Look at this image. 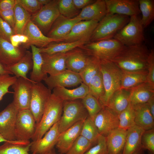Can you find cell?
Listing matches in <instances>:
<instances>
[{"mask_svg": "<svg viewBox=\"0 0 154 154\" xmlns=\"http://www.w3.org/2000/svg\"><path fill=\"white\" fill-rule=\"evenodd\" d=\"M15 25L14 34H24L25 28L31 20V16L21 6L16 3L14 7Z\"/></svg>", "mask_w": 154, "mask_h": 154, "instance_id": "d590c367", "label": "cell"}, {"mask_svg": "<svg viewBox=\"0 0 154 154\" xmlns=\"http://www.w3.org/2000/svg\"><path fill=\"white\" fill-rule=\"evenodd\" d=\"M14 34L13 29L0 16V37L10 42V37Z\"/></svg>", "mask_w": 154, "mask_h": 154, "instance_id": "f907efd6", "label": "cell"}, {"mask_svg": "<svg viewBox=\"0 0 154 154\" xmlns=\"http://www.w3.org/2000/svg\"><path fill=\"white\" fill-rule=\"evenodd\" d=\"M52 93L51 90L41 82L33 83L29 110L37 124L42 117Z\"/></svg>", "mask_w": 154, "mask_h": 154, "instance_id": "9c48e42d", "label": "cell"}, {"mask_svg": "<svg viewBox=\"0 0 154 154\" xmlns=\"http://www.w3.org/2000/svg\"><path fill=\"white\" fill-rule=\"evenodd\" d=\"M133 106L135 114V125L145 130L154 128V117L150 112L147 103Z\"/></svg>", "mask_w": 154, "mask_h": 154, "instance_id": "4316f807", "label": "cell"}, {"mask_svg": "<svg viewBox=\"0 0 154 154\" xmlns=\"http://www.w3.org/2000/svg\"><path fill=\"white\" fill-rule=\"evenodd\" d=\"M147 72H128L122 70L120 88L130 89L147 82Z\"/></svg>", "mask_w": 154, "mask_h": 154, "instance_id": "1f68e13d", "label": "cell"}, {"mask_svg": "<svg viewBox=\"0 0 154 154\" xmlns=\"http://www.w3.org/2000/svg\"><path fill=\"white\" fill-rule=\"evenodd\" d=\"M33 82L28 78L21 77L12 86L14 90L12 102L19 111L29 109Z\"/></svg>", "mask_w": 154, "mask_h": 154, "instance_id": "8fae6325", "label": "cell"}, {"mask_svg": "<svg viewBox=\"0 0 154 154\" xmlns=\"http://www.w3.org/2000/svg\"><path fill=\"white\" fill-rule=\"evenodd\" d=\"M145 131L136 125L127 130L125 144L121 154H133L142 149L141 137Z\"/></svg>", "mask_w": 154, "mask_h": 154, "instance_id": "cb8c5ba5", "label": "cell"}, {"mask_svg": "<svg viewBox=\"0 0 154 154\" xmlns=\"http://www.w3.org/2000/svg\"><path fill=\"white\" fill-rule=\"evenodd\" d=\"M80 21L81 20L77 16L68 18L60 14L54 22L46 36L62 42V39L69 33L74 26Z\"/></svg>", "mask_w": 154, "mask_h": 154, "instance_id": "d6986e66", "label": "cell"}, {"mask_svg": "<svg viewBox=\"0 0 154 154\" xmlns=\"http://www.w3.org/2000/svg\"><path fill=\"white\" fill-rule=\"evenodd\" d=\"M63 101L52 93L50 96L42 117L37 124L36 130L32 138L33 141L41 139L61 116Z\"/></svg>", "mask_w": 154, "mask_h": 154, "instance_id": "3957f363", "label": "cell"}, {"mask_svg": "<svg viewBox=\"0 0 154 154\" xmlns=\"http://www.w3.org/2000/svg\"><path fill=\"white\" fill-rule=\"evenodd\" d=\"M59 0H51L43 6L40 10L32 16L31 21L45 35L53 24L60 15L58 6Z\"/></svg>", "mask_w": 154, "mask_h": 154, "instance_id": "ba28073f", "label": "cell"}, {"mask_svg": "<svg viewBox=\"0 0 154 154\" xmlns=\"http://www.w3.org/2000/svg\"><path fill=\"white\" fill-rule=\"evenodd\" d=\"M37 123L29 109L18 111L15 124L16 140L29 141L35 132Z\"/></svg>", "mask_w": 154, "mask_h": 154, "instance_id": "30bf717a", "label": "cell"}, {"mask_svg": "<svg viewBox=\"0 0 154 154\" xmlns=\"http://www.w3.org/2000/svg\"><path fill=\"white\" fill-rule=\"evenodd\" d=\"M67 52L52 54L41 53L43 59V72L45 74H49L50 76H52L66 70Z\"/></svg>", "mask_w": 154, "mask_h": 154, "instance_id": "44dd1931", "label": "cell"}, {"mask_svg": "<svg viewBox=\"0 0 154 154\" xmlns=\"http://www.w3.org/2000/svg\"><path fill=\"white\" fill-rule=\"evenodd\" d=\"M84 120L77 122L60 133L56 146L60 154H66L80 135Z\"/></svg>", "mask_w": 154, "mask_h": 154, "instance_id": "7402d4cb", "label": "cell"}, {"mask_svg": "<svg viewBox=\"0 0 154 154\" xmlns=\"http://www.w3.org/2000/svg\"><path fill=\"white\" fill-rule=\"evenodd\" d=\"M100 61L104 93L98 101L102 107L106 106L112 95L120 88L122 70L110 60Z\"/></svg>", "mask_w": 154, "mask_h": 154, "instance_id": "7a4b0ae2", "label": "cell"}, {"mask_svg": "<svg viewBox=\"0 0 154 154\" xmlns=\"http://www.w3.org/2000/svg\"><path fill=\"white\" fill-rule=\"evenodd\" d=\"M107 13L131 17L141 13L139 0H105Z\"/></svg>", "mask_w": 154, "mask_h": 154, "instance_id": "e0dca14e", "label": "cell"}, {"mask_svg": "<svg viewBox=\"0 0 154 154\" xmlns=\"http://www.w3.org/2000/svg\"><path fill=\"white\" fill-rule=\"evenodd\" d=\"M130 17L107 13L99 22L94 31L90 42L110 39L129 22Z\"/></svg>", "mask_w": 154, "mask_h": 154, "instance_id": "277c9868", "label": "cell"}, {"mask_svg": "<svg viewBox=\"0 0 154 154\" xmlns=\"http://www.w3.org/2000/svg\"><path fill=\"white\" fill-rule=\"evenodd\" d=\"M16 140L13 141H8L4 139L1 135H0V143L3 142H15Z\"/></svg>", "mask_w": 154, "mask_h": 154, "instance_id": "91938a15", "label": "cell"}, {"mask_svg": "<svg viewBox=\"0 0 154 154\" xmlns=\"http://www.w3.org/2000/svg\"><path fill=\"white\" fill-rule=\"evenodd\" d=\"M142 147L154 154V129L145 130L141 137Z\"/></svg>", "mask_w": 154, "mask_h": 154, "instance_id": "7dc6e473", "label": "cell"}, {"mask_svg": "<svg viewBox=\"0 0 154 154\" xmlns=\"http://www.w3.org/2000/svg\"><path fill=\"white\" fill-rule=\"evenodd\" d=\"M84 154H108L106 137L100 135L96 144Z\"/></svg>", "mask_w": 154, "mask_h": 154, "instance_id": "c3c4849f", "label": "cell"}, {"mask_svg": "<svg viewBox=\"0 0 154 154\" xmlns=\"http://www.w3.org/2000/svg\"><path fill=\"white\" fill-rule=\"evenodd\" d=\"M94 121L100 134L105 137L119 127L118 116L107 106L102 107Z\"/></svg>", "mask_w": 154, "mask_h": 154, "instance_id": "5bb4252c", "label": "cell"}, {"mask_svg": "<svg viewBox=\"0 0 154 154\" xmlns=\"http://www.w3.org/2000/svg\"><path fill=\"white\" fill-rule=\"evenodd\" d=\"M89 116L81 99L63 101L62 112L58 122L60 133Z\"/></svg>", "mask_w": 154, "mask_h": 154, "instance_id": "8992f818", "label": "cell"}, {"mask_svg": "<svg viewBox=\"0 0 154 154\" xmlns=\"http://www.w3.org/2000/svg\"><path fill=\"white\" fill-rule=\"evenodd\" d=\"M143 149H141L135 152L133 154H144Z\"/></svg>", "mask_w": 154, "mask_h": 154, "instance_id": "94428289", "label": "cell"}, {"mask_svg": "<svg viewBox=\"0 0 154 154\" xmlns=\"http://www.w3.org/2000/svg\"><path fill=\"white\" fill-rule=\"evenodd\" d=\"M150 51L143 43L136 46H126L110 60L122 71L147 72V61Z\"/></svg>", "mask_w": 154, "mask_h": 154, "instance_id": "6da1fadb", "label": "cell"}, {"mask_svg": "<svg viewBox=\"0 0 154 154\" xmlns=\"http://www.w3.org/2000/svg\"><path fill=\"white\" fill-rule=\"evenodd\" d=\"M88 87L89 93L98 100L103 96L104 89L102 74L100 70L92 79Z\"/></svg>", "mask_w": 154, "mask_h": 154, "instance_id": "b9f144b4", "label": "cell"}, {"mask_svg": "<svg viewBox=\"0 0 154 154\" xmlns=\"http://www.w3.org/2000/svg\"><path fill=\"white\" fill-rule=\"evenodd\" d=\"M152 116L154 117V95L152 96L147 102Z\"/></svg>", "mask_w": 154, "mask_h": 154, "instance_id": "9f6ffc18", "label": "cell"}, {"mask_svg": "<svg viewBox=\"0 0 154 154\" xmlns=\"http://www.w3.org/2000/svg\"><path fill=\"white\" fill-rule=\"evenodd\" d=\"M153 95L154 86L143 83L130 89V102L133 105L146 103Z\"/></svg>", "mask_w": 154, "mask_h": 154, "instance_id": "f1b7e54d", "label": "cell"}, {"mask_svg": "<svg viewBox=\"0 0 154 154\" xmlns=\"http://www.w3.org/2000/svg\"><path fill=\"white\" fill-rule=\"evenodd\" d=\"M130 89L120 88L112 95L106 106L118 116L130 103Z\"/></svg>", "mask_w": 154, "mask_h": 154, "instance_id": "484cf974", "label": "cell"}, {"mask_svg": "<svg viewBox=\"0 0 154 154\" xmlns=\"http://www.w3.org/2000/svg\"><path fill=\"white\" fill-rule=\"evenodd\" d=\"M32 50L33 67L30 73V79L35 82H41L47 77L43 71V59L39 48L33 45L31 46Z\"/></svg>", "mask_w": 154, "mask_h": 154, "instance_id": "d6a6232c", "label": "cell"}, {"mask_svg": "<svg viewBox=\"0 0 154 154\" xmlns=\"http://www.w3.org/2000/svg\"><path fill=\"white\" fill-rule=\"evenodd\" d=\"M89 93L88 86L82 82L75 89H69L63 87L54 88L52 93L63 101H67L82 99Z\"/></svg>", "mask_w": 154, "mask_h": 154, "instance_id": "f546056e", "label": "cell"}, {"mask_svg": "<svg viewBox=\"0 0 154 154\" xmlns=\"http://www.w3.org/2000/svg\"><path fill=\"white\" fill-rule=\"evenodd\" d=\"M6 69L17 78L22 77L27 79V74L32 69L33 61L32 52L27 50L25 55L18 62L11 65L5 66Z\"/></svg>", "mask_w": 154, "mask_h": 154, "instance_id": "4dcf8cb0", "label": "cell"}, {"mask_svg": "<svg viewBox=\"0 0 154 154\" xmlns=\"http://www.w3.org/2000/svg\"><path fill=\"white\" fill-rule=\"evenodd\" d=\"M100 60L89 56L86 65L79 73L83 83L88 86L92 79L100 71Z\"/></svg>", "mask_w": 154, "mask_h": 154, "instance_id": "8d00e7d4", "label": "cell"}, {"mask_svg": "<svg viewBox=\"0 0 154 154\" xmlns=\"http://www.w3.org/2000/svg\"><path fill=\"white\" fill-rule=\"evenodd\" d=\"M0 16L13 29L15 25L14 9L4 11H0Z\"/></svg>", "mask_w": 154, "mask_h": 154, "instance_id": "816d5d0a", "label": "cell"}, {"mask_svg": "<svg viewBox=\"0 0 154 154\" xmlns=\"http://www.w3.org/2000/svg\"><path fill=\"white\" fill-rule=\"evenodd\" d=\"M18 111L12 102L0 112V135L7 141L16 140L15 128Z\"/></svg>", "mask_w": 154, "mask_h": 154, "instance_id": "7c38bea8", "label": "cell"}, {"mask_svg": "<svg viewBox=\"0 0 154 154\" xmlns=\"http://www.w3.org/2000/svg\"><path fill=\"white\" fill-rule=\"evenodd\" d=\"M87 43L82 41L72 42H54L44 48H39V51L41 53L47 54L66 53Z\"/></svg>", "mask_w": 154, "mask_h": 154, "instance_id": "836d02e7", "label": "cell"}, {"mask_svg": "<svg viewBox=\"0 0 154 154\" xmlns=\"http://www.w3.org/2000/svg\"><path fill=\"white\" fill-rule=\"evenodd\" d=\"M119 128L127 130L135 125V114L133 106L130 102L127 107L118 115Z\"/></svg>", "mask_w": 154, "mask_h": 154, "instance_id": "ab89813d", "label": "cell"}, {"mask_svg": "<svg viewBox=\"0 0 154 154\" xmlns=\"http://www.w3.org/2000/svg\"><path fill=\"white\" fill-rule=\"evenodd\" d=\"M81 100L89 116L94 120L96 116L102 108L99 101L89 93Z\"/></svg>", "mask_w": 154, "mask_h": 154, "instance_id": "60d3db41", "label": "cell"}, {"mask_svg": "<svg viewBox=\"0 0 154 154\" xmlns=\"http://www.w3.org/2000/svg\"><path fill=\"white\" fill-rule=\"evenodd\" d=\"M139 6L142 16L141 21L144 28L148 26L154 19V0H139Z\"/></svg>", "mask_w": 154, "mask_h": 154, "instance_id": "74e56055", "label": "cell"}, {"mask_svg": "<svg viewBox=\"0 0 154 154\" xmlns=\"http://www.w3.org/2000/svg\"><path fill=\"white\" fill-rule=\"evenodd\" d=\"M24 34L27 36L29 40L23 46L26 49L33 45L39 48H44L53 42H59L58 40L45 35L38 27L31 20L29 22Z\"/></svg>", "mask_w": 154, "mask_h": 154, "instance_id": "ffe728a7", "label": "cell"}, {"mask_svg": "<svg viewBox=\"0 0 154 154\" xmlns=\"http://www.w3.org/2000/svg\"><path fill=\"white\" fill-rule=\"evenodd\" d=\"M58 122L54 124L41 139L31 142L30 150L32 153L44 154L52 152L60 133Z\"/></svg>", "mask_w": 154, "mask_h": 154, "instance_id": "4fadbf2b", "label": "cell"}, {"mask_svg": "<svg viewBox=\"0 0 154 154\" xmlns=\"http://www.w3.org/2000/svg\"><path fill=\"white\" fill-rule=\"evenodd\" d=\"M16 4V0H0V11L14 9Z\"/></svg>", "mask_w": 154, "mask_h": 154, "instance_id": "f5cc1de1", "label": "cell"}, {"mask_svg": "<svg viewBox=\"0 0 154 154\" xmlns=\"http://www.w3.org/2000/svg\"><path fill=\"white\" fill-rule=\"evenodd\" d=\"M44 154H60H60H57V153H53L52 152H51L48 153H46Z\"/></svg>", "mask_w": 154, "mask_h": 154, "instance_id": "6125c7cd", "label": "cell"}, {"mask_svg": "<svg viewBox=\"0 0 154 154\" xmlns=\"http://www.w3.org/2000/svg\"><path fill=\"white\" fill-rule=\"evenodd\" d=\"M39 3L42 6L46 5L49 3L51 0H38Z\"/></svg>", "mask_w": 154, "mask_h": 154, "instance_id": "680465c9", "label": "cell"}, {"mask_svg": "<svg viewBox=\"0 0 154 154\" xmlns=\"http://www.w3.org/2000/svg\"><path fill=\"white\" fill-rule=\"evenodd\" d=\"M98 22L95 21H80L75 24L69 33L62 39V42H72L79 41L90 42L92 33Z\"/></svg>", "mask_w": 154, "mask_h": 154, "instance_id": "9a60e30c", "label": "cell"}, {"mask_svg": "<svg viewBox=\"0 0 154 154\" xmlns=\"http://www.w3.org/2000/svg\"><path fill=\"white\" fill-rule=\"evenodd\" d=\"M3 74H13L11 72L6 69L5 66L0 62V75Z\"/></svg>", "mask_w": 154, "mask_h": 154, "instance_id": "6f0895ef", "label": "cell"}, {"mask_svg": "<svg viewBox=\"0 0 154 154\" xmlns=\"http://www.w3.org/2000/svg\"><path fill=\"white\" fill-rule=\"evenodd\" d=\"M58 6L60 14L68 18L76 17L80 12L74 6L73 0H59Z\"/></svg>", "mask_w": 154, "mask_h": 154, "instance_id": "7bdbcfd3", "label": "cell"}, {"mask_svg": "<svg viewBox=\"0 0 154 154\" xmlns=\"http://www.w3.org/2000/svg\"><path fill=\"white\" fill-rule=\"evenodd\" d=\"M77 48L67 52L66 66V70L79 73L86 65L89 56Z\"/></svg>", "mask_w": 154, "mask_h": 154, "instance_id": "d4e9b609", "label": "cell"}, {"mask_svg": "<svg viewBox=\"0 0 154 154\" xmlns=\"http://www.w3.org/2000/svg\"><path fill=\"white\" fill-rule=\"evenodd\" d=\"M19 35L20 34H14L10 37V42L15 47H19L21 44L20 41Z\"/></svg>", "mask_w": 154, "mask_h": 154, "instance_id": "11a10c76", "label": "cell"}, {"mask_svg": "<svg viewBox=\"0 0 154 154\" xmlns=\"http://www.w3.org/2000/svg\"><path fill=\"white\" fill-rule=\"evenodd\" d=\"M121 153H122V152H121V153H120V154H121Z\"/></svg>", "mask_w": 154, "mask_h": 154, "instance_id": "e7e4bbea", "label": "cell"}, {"mask_svg": "<svg viewBox=\"0 0 154 154\" xmlns=\"http://www.w3.org/2000/svg\"><path fill=\"white\" fill-rule=\"evenodd\" d=\"M125 46L113 38L94 42H90L78 48L88 56L101 61L111 60Z\"/></svg>", "mask_w": 154, "mask_h": 154, "instance_id": "5b68a950", "label": "cell"}, {"mask_svg": "<svg viewBox=\"0 0 154 154\" xmlns=\"http://www.w3.org/2000/svg\"><path fill=\"white\" fill-rule=\"evenodd\" d=\"M96 0H73L74 4L77 9H82L93 3Z\"/></svg>", "mask_w": 154, "mask_h": 154, "instance_id": "db71d44e", "label": "cell"}, {"mask_svg": "<svg viewBox=\"0 0 154 154\" xmlns=\"http://www.w3.org/2000/svg\"><path fill=\"white\" fill-rule=\"evenodd\" d=\"M26 51L23 46L15 47L10 42L0 37V62L3 65L16 63L24 56Z\"/></svg>", "mask_w": 154, "mask_h": 154, "instance_id": "ac0fdd59", "label": "cell"}, {"mask_svg": "<svg viewBox=\"0 0 154 154\" xmlns=\"http://www.w3.org/2000/svg\"><path fill=\"white\" fill-rule=\"evenodd\" d=\"M16 2L31 16L38 12L43 6L38 0H16Z\"/></svg>", "mask_w": 154, "mask_h": 154, "instance_id": "bcb514c9", "label": "cell"}, {"mask_svg": "<svg viewBox=\"0 0 154 154\" xmlns=\"http://www.w3.org/2000/svg\"><path fill=\"white\" fill-rule=\"evenodd\" d=\"M43 81L51 90L57 87L76 86L82 82L79 73L68 70L55 75L47 76Z\"/></svg>", "mask_w": 154, "mask_h": 154, "instance_id": "2e32d148", "label": "cell"}, {"mask_svg": "<svg viewBox=\"0 0 154 154\" xmlns=\"http://www.w3.org/2000/svg\"><path fill=\"white\" fill-rule=\"evenodd\" d=\"M107 13L105 0H96L82 9L77 17L81 21H100Z\"/></svg>", "mask_w": 154, "mask_h": 154, "instance_id": "603a6c76", "label": "cell"}, {"mask_svg": "<svg viewBox=\"0 0 154 154\" xmlns=\"http://www.w3.org/2000/svg\"><path fill=\"white\" fill-rule=\"evenodd\" d=\"M144 29L139 15L132 16L113 38L126 46L140 45L145 40Z\"/></svg>", "mask_w": 154, "mask_h": 154, "instance_id": "52a82bcc", "label": "cell"}, {"mask_svg": "<svg viewBox=\"0 0 154 154\" xmlns=\"http://www.w3.org/2000/svg\"><path fill=\"white\" fill-rule=\"evenodd\" d=\"M93 146L90 141L80 135L65 154H84Z\"/></svg>", "mask_w": 154, "mask_h": 154, "instance_id": "ee69618b", "label": "cell"}, {"mask_svg": "<svg viewBox=\"0 0 154 154\" xmlns=\"http://www.w3.org/2000/svg\"><path fill=\"white\" fill-rule=\"evenodd\" d=\"M30 144L29 141L4 142L0 146V154H35L29 153Z\"/></svg>", "mask_w": 154, "mask_h": 154, "instance_id": "e575fe53", "label": "cell"}, {"mask_svg": "<svg viewBox=\"0 0 154 154\" xmlns=\"http://www.w3.org/2000/svg\"><path fill=\"white\" fill-rule=\"evenodd\" d=\"M147 82L154 86V50H150L147 65Z\"/></svg>", "mask_w": 154, "mask_h": 154, "instance_id": "681fc988", "label": "cell"}, {"mask_svg": "<svg viewBox=\"0 0 154 154\" xmlns=\"http://www.w3.org/2000/svg\"><path fill=\"white\" fill-rule=\"evenodd\" d=\"M127 131L118 128L106 137L108 154H119L124 147Z\"/></svg>", "mask_w": 154, "mask_h": 154, "instance_id": "83f0119b", "label": "cell"}, {"mask_svg": "<svg viewBox=\"0 0 154 154\" xmlns=\"http://www.w3.org/2000/svg\"><path fill=\"white\" fill-rule=\"evenodd\" d=\"M17 78L9 74L0 75V101L7 93L11 92L9 90V87L14 83Z\"/></svg>", "mask_w": 154, "mask_h": 154, "instance_id": "f6af8a7d", "label": "cell"}, {"mask_svg": "<svg viewBox=\"0 0 154 154\" xmlns=\"http://www.w3.org/2000/svg\"><path fill=\"white\" fill-rule=\"evenodd\" d=\"M94 120L89 116L84 121L80 135L86 138L94 145L100 135Z\"/></svg>", "mask_w": 154, "mask_h": 154, "instance_id": "f35d334b", "label": "cell"}, {"mask_svg": "<svg viewBox=\"0 0 154 154\" xmlns=\"http://www.w3.org/2000/svg\"><path fill=\"white\" fill-rule=\"evenodd\" d=\"M149 154H152L150 153L149 152Z\"/></svg>", "mask_w": 154, "mask_h": 154, "instance_id": "be15d7a7", "label": "cell"}]
</instances>
